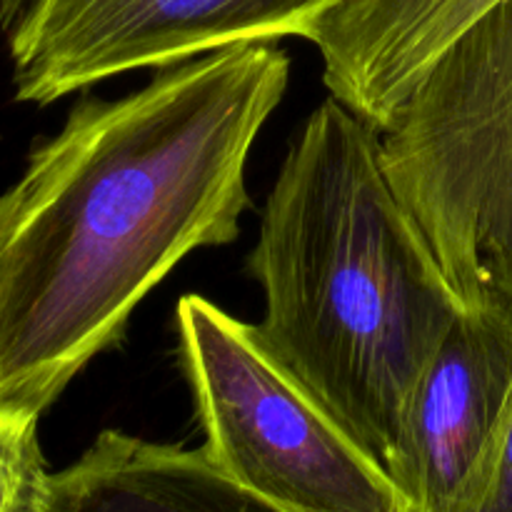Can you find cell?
Returning <instances> with one entry per match:
<instances>
[{
    "instance_id": "cell-1",
    "label": "cell",
    "mask_w": 512,
    "mask_h": 512,
    "mask_svg": "<svg viewBox=\"0 0 512 512\" xmlns=\"http://www.w3.org/2000/svg\"><path fill=\"white\" fill-rule=\"evenodd\" d=\"M290 80L275 43L83 98L0 195V405L43 415L200 248L238 240L250 150Z\"/></svg>"
},
{
    "instance_id": "cell-2",
    "label": "cell",
    "mask_w": 512,
    "mask_h": 512,
    "mask_svg": "<svg viewBox=\"0 0 512 512\" xmlns=\"http://www.w3.org/2000/svg\"><path fill=\"white\" fill-rule=\"evenodd\" d=\"M248 270L265 293L260 338L388 470L468 305L390 183L380 133L333 95L285 153Z\"/></svg>"
},
{
    "instance_id": "cell-3",
    "label": "cell",
    "mask_w": 512,
    "mask_h": 512,
    "mask_svg": "<svg viewBox=\"0 0 512 512\" xmlns=\"http://www.w3.org/2000/svg\"><path fill=\"white\" fill-rule=\"evenodd\" d=\"M380 148L463 303L512 305V0L425 70Z\"/></svg>"
},
{
    "instance_id": "cell-4",
    "label": "cell",
    "mask_w": 512,
    "mask_h": 512,
    "mask_svg": "<svg viewBox=\"0 0 512 512\" xmlns=\"http://www.w3.org/2000/svg\"><path fill=\"white\" fill-rule=\"evenodd\" d=\"M180 360L205 453L275 512H413L378 458L285 368L258 325L178 300Z\"/></svg>"
},
{
    "instance_id": "cell-5",
    "label": "cell",
    "mask_w": 512,
    "mask_h": 512,
    "mask_svg": "<svg viewBox=\"0 0 512 512\" xmlns=\"http://www.w3.org/2000/svg\"><path fill=\"white\" fill-rule=\"evenodd\" d=\"M340 0H30L10 30L15 98L50 105L140 68L308 38Z\"/></svg>"
},
{
    "instance_id": "cell-6",
    "label": "cell",
    "mask_w": 512,
    "mask_h": 512,
    "mask_svg": "<svg viewBox=\"0 0 512 512\" xmlns=\"http://www.w3.org/2000/svg\"><path fill=\"white\" fill-rule=\"evenodd\" d=\"M512 400V305H468L425 368L388 473L413 512H463Z\"/></svg>"
},
{
    "instance_id": "cell-7",
    "label": "cell",
    "mask_w": 512,
    "mask_h": 512,
    "mask_svg": "<svg viewBox=\"0 0 512 512\" xmlns=\"http://www.w3.org/2000/svg\"><path fill=\"white\" fill-rule=\"evenodd\" d=\"M500 0H340L310 28L335 100L383 130L425 70Z\"/></svg>"
},
{
    "instance_id": "cell-8",
    "label": "cell",
    "mask_w": 512,
    "mask_h": 512,
    "mask_svg": "<svg viewBox=\"0 0 512 512\" xmlns=\"http://www.w3.org/2000/svg\"><path fill=\"white\" fill-rule=\"evenodd\" d=\"M40 512H275L240 488L205 448L103 430L65 470L48 475Z\"/></svg>"
},
{
    "instance_id": "cell-9",
    "label": "cell",
    "mask_w": 512,
    "mask_h": 512,
    "mask_svg": "<svg viewBox=\"0 0 512 512\" xmlns=\"http://www.w3.org/2000/svg\"><path fill=\"white\" fill-rule=\"evenodd\" d=\"M40 415L0 405V512H40L48 468L38 440Z\"/></svg>"
},
{
    "instance_id": "cell-10",
    "label": "cell",
    "mask_w": 512,
    "mask_h": 512,
    "mask_svg": "<svg viewBox=\"0 0 512 512\" xmlns=\"http://www.w3.org/2000/svg\"><path fill=\"white\" fill-rule=\"evenodd\" d=\"M463 512H512V400L483 483Z\"/></svg>"
},
{
    "instance_id": "cell-11",
    "label": "cell",
    "mask_w": 512,
    "mask_h": 512,
    "mask_svg": "<svg viewBox=\"0 0 512 512\" xmlns=\"http://www.w3.org/2000/svg\"><path fill=\"white\" fill-rule=\"evenodd\" d=\"M30 0H0V30H13L23 13L28 10Z\"/></svg>"
}]
</instances>
